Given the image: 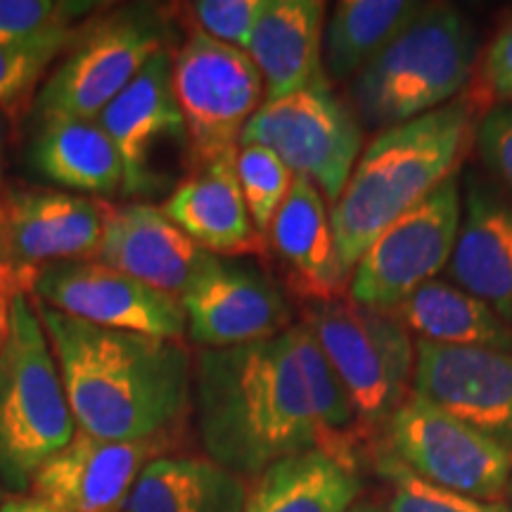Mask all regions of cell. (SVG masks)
I'll return each instance as SVG.
<instances>
[{"instance_id":"obj_21","label":"cell","mask_w":512,"mask_h":512,"mask_svg":"<svg viewBox=\"0 0 512 512\" xmlns=\"http://www.w3.org/2000/svg\"><path fill=\"white\" fill-rule=\"evenodd\" d=\"M448 275L453 285L489 304L512 328V200L482 178H470L465 185Z\"/></svg>"},{"instance_id":"obj_17","label":"cell","mask_w":512,"mask_h":512,"mask_svg":"<svg viewBox=\"0 0 512 512\" xmlns=\"http://www.w3.org/2000/svg\"><path fill=\"white\" fill-rule=\"evenodd\" d=\"M171 67L174 53L159 50L98 117L124 164V195H150L162 188L159 150L176 140L188 143Z\"/></svg>"},{"instance_id":"obj_23","label":"cell","mask_w":512,"mask_h":512,"mask_svg":"<svg viewBox=\"0 0 512 512\" xmlns=\"http://www.w3.org/2000/svg\"><path fill=\"white\" fill-rule=\"evenodd\" d=\"M29 164L64 192L110 197L124 192V164L98 119H41Z\"/></svg>"},{"instance_id":"obj_8","label":"cell","mask_w":512,"mask_h":512,"mask_svg":"<svg viewBox=\"0 0 512 512\" xmlns=\"http://www.w3.org/2000/svg\"><path fill=\"white\" fill-rule=\"evenodd\" d=\"M240 145L275 152L294 176L306 178L335 204L361 157V121L328 81L264 102L247 121Z\"/></svg>"},{"instance_id":"obj_3","label":"cell","mask_w":512,"mask_h":512,"mask_svg":"<svg viewBox=\"0 0 512 512\" xmlns=\"http://www.w3.org/2000/svg\"><path fill=\"white\" fill-rule=\"evenodd\" d=\"M475 136L477 112L470 100L448 102L377 133L330 209L337 261L347 278L384 228L456 176Z\"/></svg>"},{"instance_id":"obj_4","label":"cell","mask_w":512,"mask_h":512,"mask_svg":"<svg viewBox=\"0 0 512 512\" xmlns=\"http://www.w3.org/2000/svg\"><path fill=\"white\" fill-rule=\"evenodd\" d=\"M477 34L451 5H425L399 36L351 79L354 114L368 128L406 124L439 110L467 86Z\"/></svg>"},{"instance_id":"obj_27","label":"cell","mask_w":512,"mask_h":512,"mask_svg":"<svg viewBox=\"0 0 512 512\" xmlns=\"http://www.w3.org/2000/svg\"><path fill=\"white\" fill-rule=\"evenodd\" d=\"M425 5L413 0H342L323 29V69L347 81L366 69Z\"/></svg>"},{"instance_id":"obj_38","label":"cell","mask_w":512,"mask_h":512,"mask_svg":"<svg viewBox=\"0 0 512 512\" xmlns=\"http://www.w3.org/2000/svg\"><path fill=\"white\" fill-rule=\"evenodd\" d=\"M5 140H8V126L5 117L0 112V188H3V171H5Z\"/></svg>"},{"instance_id":"obj_25","label":"cell","mask_w":512,"mask_h":512,"mask_svg":"<svg viewBox=\"0 0 512 512\" xmlns=\"http://www.w3.org/2000/svg\"><path fill=\"white\" fill-rule=\"evenodd\" d=\"M245 479L207 456H162L140 472L121 512H245Z\"/></svg>"},{"instance_id":"obj_11","label":"cell","mask_w":512,"mask_h":512,"mask_svg":"<svg viewBox=\"0 0 512 512\" xmlns=\"http://www.w3.org/2000/svg\"><path fill=\"white\" fill-rule=\"evenodd\" d=\"M463 197L458 178H448L396 219L363 252L349 278V302L392 311L408 294L444 271L456 247Z\"/></svg>"},{"instance_id":"obj_13","label":"cell","mask_w":512,"mask_h":512,"mask_svg":"<svg viewBox=\"0 0 512 512\" xmlns=\"http://www.w3.org/2000/svg\"><path fill=\"white\" fill-rule=\"evenodd\" d=\"M110 202L64 190H10L0 200V259L34 287L55 264L98 259Z\"/></svg>"},{"instance_id":"obj_12","label":"cell","mask_w":512,"mask_h":512,"mask_svg":"<svg viewBox=\"0 0 512 512\" xmlns=\"http://www.w3.org/2000/svg\"><path fill=\"white\" fill-rule=\"evenodd\" d=\"M34 302L98 328L185 342L188 323L181 299L114 271L100 261H69L38 273Z\"/></svg>"},{"instance_id":"obj_36","label":"cell","mask_w":512,"mask_h":512,"mask_svg":"<svg viewBox=\"0 0 512 512\" xmlns=\"http://www.w3.org/2000/svg\"><path fill=\"white\" fill-rule=\"evenodd\" d=\"M0 512H60L29 494H12L0 503Z\"/></svg>"},{"instance_id":"obj_26","label":"cell","mask_w":512,"mask_h":512,"mask_svg":"<svg viewBox=\"0 0 512 512\" xmlns=\"http://www.w3.org/2000/svg\"><path fill=\"white\" fill-rule=\"evenodd\" d=\"M358 491L354 467L313 448L278 460L254 477L245 512H349Z\"/></svg>"},{"instance_id":"obj_7","label":"cell","mask_w":512,"mask_h":512,"mask_svg":"<svg viewBox=\"0 0 512 512\" xmlns=\"http://www.w3.org/2000/svg\"><path fill=\"white\" fill-rule=\"evenodd\" d=\"M164 48H169V24L157 8L126 5L107 12L76 31L38 93V117L98 119Z\"/></svg>"},{"instance_id":"obj_15","label":"cell","mask_w":512,"mask_h":512,"mask_svg":"<svg viewBox=\"0 0 512 512\" xmlns=\"http://www.w3.org/2000/svg\"><path fill=\"white\" fill-rule=\"evenodd\" d=\"M174 437L107 441L76 430L29 486V496L60 512H121L140 472L152 460L169 456Z\"/></svg>"},{"instance_id":"obj_31","label":"cell","mask_w":512,"mask_h":512,"mask_svg":"<svg viewBox=\"0 0 512 512\" xmlns=\"http://www.w3.org/2000/svg\"><path fill=\"white\" fill-rule=\"evenodd\" d=\"M266 0H197L171 5L169 15L188 24L192 34H202L223 46L247 53L252 31Z\"/></svg>"},{"instance_id":"obj_20","label":"cell","mask_w":512,"mask_h":512,"mask_svg":"<svg viewBox=\"0 0 512 512\" xmlns=\"http://www.w3.org/2000/svg\"><path fill=\"white\" fill-rule=\"evenodd\" d=\"M235 155L192 166V174L171 190L162 211L204 252L221 259L264 256L266 238L247 211L235 176Z\"/></svg>"},{"instance_id":"obj_30","label":"cell","mask_w":512,"mask_h":512,"mask_svg":"<svg viewBox=\"0 0 512 512\" xmlns=\"http://www.w3.org/2000/svg\"><path fill=\"white\" fill-rule=\"evenodd\" d=\"M377 470L392 486L387 512H512L505 503L477 501V498L439 489L413 475L387 451L377 458Z\"/></svg>"},{"instance_id":"obj_22","label":"cell","mask_w":512,"mask_h":512,"mask_svg":"<svg viewBox=\"0 0 512 512\" xmlns=\"http://www.w3.org/2000/svg\"><path fill=\"white\" fill-rule=\"evenodd\" d=\"M323 17L325 5L318 0H266L247 48L264 79L266 102L328 81Z\"/></svg>"},{"instance_id":"obj_39","label":"cell","mask_w":512,"mask_h":512,"mask_svg":"<svg viewBox=\"0 0 512 512\" xmlns=\"http://www.w3.org/2000/svg\"><path fill=\"white\" fill-rule=\"evenodd\" d=\"M349 512H380V510H375V508H361V505H358V508H351Z\"/></svg>"},{"instance_id":"obj_33","label":"cell","mask_w":512,"mask_h":512,"mask_svg":"<svg viewBox=\"0 0 512 512\" xmlns=\"http://www.w3.org/2000/svg\"><path fill=\"white\" fill-rule=\"evenodd\" d=\"M479 155L496 188L512 200V105H498L477 121Z\"/></svg>"},{"instance_id":"obj_9","label":"cell","mask_w":512,"mask_h":512,"mask_svg":"<svg viewBox=\"0 0 512 512\" xmlns=\"http://www.w3.org/2000/svg\"><path fill=\"white\" fill-rule=\"evenodd\" d=\"M174 95L195 164L238 152L242 131L266 102L252 57L202 34H190L174 53ZM192 164V166H195Z\"/></svg>"},{"instance_id":"obj_29","label":"cell","mask_w":512,"mask_h":512,"mask_svg":"<svg viewBox=\"0 0 512 512\" xmlns=\"http://www.w3.org/2000/svg\"><path fill=\"white\" fill-rule=\"evenodd\" d=\"M235 176L256 230L266 238L268 228L290 195L294 174L275 152L261 145H240L235 155Z\"/></svg>"},{"instance_id":"obj_24","label":"cell","mask_w":512,"mask_h":512,"mask_svg":"<svg viewBox=\"0 0 512 512\" xmlns=\"http://www.w3.org/2000/svg\"><path fill=\"white\" fill-rule=\"evenodd\" d=\"M389 313L415 342L512 351L510 325L489 304L448 280H430Z\"/></svg>"},{"instance_id":"obj_18","label":"cell","mask_w":512,"mask_h":512,"mask_svg":"<svg viewBox=\"0 0 512 512\" xmlns=\"http://www.w3.org/2000/svg\"><path fill=\"white\" fill-rule=\"evenodd\" d=\"M214 254L204 252L150 202L110 204L100 264L181 299Z\"/></svg>"},{"instance_id":"obj_40","label":"cell","mask_w":512,"mask_h":512,"mask_svg":"<svg viewBox=\"0 0 512 512\" xmlns=\"http://www.w3.org/2000/svg\"><path fill=\"white\" fill-rule=\"evenodd\" d=\"M508 496H510V501H512V479H510V489H508Z\"/></svg>"},{"instance_id":"obj_10","label":"cell","mask_w":512,"mask_h":512,"mask_svg":"<svg viewBox=\"0 0 512 512\" xmlns=\"http://www.w3.org/2000/svg\"><path fill=\"white\" fill-rule=\"evenodd\" d=\"M387 453L403 467L453 494L503 503L512 453L411 392L382 430Z\"/></svg>"},{"instance_id":"obj_35","label":"cell","mask_w":512,"mask_h":512,"mask_svg":"<svg viewBox=\"0 0 512 512\" xmlns=\"http://www.w3.org/2000/svg\"><path fill=\"white\" fill-rule=\"evenodd\" d=\"M0 290L10 294V297H17V294H27L29 297L31 283L22 273H17L15 268L8 266L3 259H0Z\"/></svg>"},{"instance_id":"obj_19","label":"cell","mask_w":512,"mask_h":512,"mask_svg":"<svg viewBox=\"0 0 512 512\" xmlns=\"http://www.w3.org/2000/svg\"><path fill=\"white\" fill-rule=\"evenodd\" d=\"M266 245L292 297L306 304L339 299L347 275L337 261L328 202L311 181L294 176L290 195L268 228Z\"/></svg>"},{"instance_id":"obj_34","label":"cell","mask_w":512,"mask_h":512,"mask_svg":"<svg viewBox=\"0 0 512 512\" xmlns=\"http://www.w3.org/2000/svg\"><path fill=\"white\" fill-rule=\"evenodd\" d=\"M482 88L491 100L512 105V17L486 48L482 60Z\"/></svg>"},{"instance_id":"obj_37","label":"cell","mask_w":512,"mask_h":512,"mask_svg":"<svg viewBox=\"0 0 512 512\" xmlns=\"http://www.w3.org/2000/svg\"><path fill=\"white\" fill-rule=\"evenodd\" d=\"M15 297H10V294H5L0 290V347H3L5 342V335H8V323H10V302Z\"/></svg>"},{"instance_id":"obj_41","label":"cell","mask_w":512,"mask_h":512,"mask_svg":"<svg viewBox=\"0 0 512 512\" xmlns=\"http://www.w3.org/2000/svg\"><path fill=\"white\" fill-rule=\"evenodd\" d=\"M0 496H3V489H0ZM0 503H3V501H0Z\"/></svg>"},{"instance_id":"obj_28","label":"cell","mask_w":512,"mask_h":512,"mask_svg":"<svg viewBox=\"0 0 512 512\" xmlns=\"http://www.w3.org/2000/svg\"><path fill=\"white\" fill-rule=\"evenodd\" d=\"M88 0H0V48L67 50L76 24L93 15Z\"/></svg>"},{"instance_id":"obj_5","label":"cell","mask_w":512,"mask_h":512,"mask_svg":"<svg viewBox=\"0 0 512 512\" xmlns=\"http://www.w3.org/2000/svg\"><path fill=\"white\" fill-rule=\"evenodd\" d=\"M76 430L34 299L17 294L0 347V489L29 494L36 472L72 441Z\"/></svg>"},{"instance_id":"obj_14","label":"cell","mask_w":512,"mask_h":512,"mask_svg":"<svg viewBox=\"0 0 512 512\" xmlns=\"http://www.w3.org/2000/svg\"><path fill=\"white\" fill-rule=\"evenodd\" d=\"M181 306L200 349H226L278 337L292 325L283 290L259 268L211 256Z\"/></svg>"},{"instance_id":"obj_16","label":"cell","mask_w":512,"mask_h":512,"mask_svg":"<svg viewBox=\"0 0 512 512\" xmlns=\"http://www.w3.org/2000/svg\"><path fill=\"white\" fill-rule=\"evenodd\" d=\"M413 392L512 453V351L415 342Z\"/></svg>"},{"instance_id":"obj_6","label":"cell","mask_w":512,"mask_h":512,"mask_svg":"<svg viewBox=\"0 0 512 512\" xmlns=\"http://www.w3.org/2000/svg\"><path fill=\"white\" fill-rule=\"evenodd\" d=\"M302 323L342 382L366 437L384 430L413 392L415 342L389 311L349 299L306 304Z\"/></svg>"},{"instance_id":"obj_32","label":"cell","mask_w":512,"mask_h":512,"mask_svg":"<svg viewBox=\"0 0 512 512\" xmlns=\"http://www.w3.org/2000/svg\"><path fill=\"white\" fill-rule=\"evenodd\" d=\"M60 55L55 48H0V112L27 107L36 83Z\"/></svg>"},{"instance_id":"obj_2","label":"cell","mask_w":512,"mask_h":512,"mask_svg":"<svg viewBox=\"0 0 512 512\" xmlns=\"http://www.w3.org/2000/svg\"><path fill=\"white\" fill-rule=\"evenodd\" d=\"M76 427L107 441L181 439L192 411V354L178 339L98 328L34 302Z\"/></svg>"},{"instance_id":"obj_1","label":"cell","mask_w":512,"mask_h":512,"mask_svg":"<svg viewBox=\"0 0 512 512\" xmlns=\"http://www.w3.org/2000/svg\"><path fill=\"white\" fill-rule=\"evenodd\" d=\"M192 411L207 458L242 479L313 448L356 470L368 439L304 323L261 342L197 351Z\"/></svg>"}]
</instances>
